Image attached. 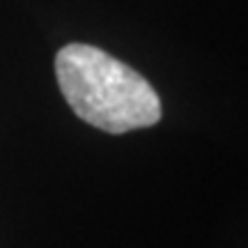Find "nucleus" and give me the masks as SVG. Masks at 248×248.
<instances>
[{"instance_id":"obj_1","label":"nucleus","mask_w":248,"mask_h":248,"mask_svg":"<svg viewBox=\"0 0 248 248\" xmlns=\"http://www.w3.org/2000/svg\"><path fill=\"white\" fill-rule=\"evenodd\" d=\"M55 76L71 110L94 129L126 133L161 120V99L150 80L97 46H62Z\"/></svg>"}]
</instances>
